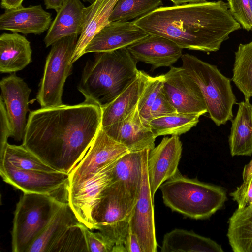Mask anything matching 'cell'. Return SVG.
Returning a JSON list of instances; mask_svg holds the SVG:
<instances>
[{
  "label": "cell",
  "mask_w": 252,
  "mask_h": 252,
  "mask_svg": "<svg viewBox=\"0 0 252 252\" xmlns=\"http://www.w3.org/2000/svg\"><path fill=\"white\" fill-rule=\"evenodd\" d=\"M102 108L85 99L30 112L22 145L58 171L69 175L101 128Z\"/></svg>",
  "instance_id": "1"
},
{
  "label": "cell",
  "mask_w": 252,
  "mask_h": 252,
  "mask_svg": "<svg viewBox=\"0 0 252 252\" xmlns=\"http://www.w3.org/2000/svg\"><path fill=\"white\" fill-rule=\"evenodd\" d=\"M133 21L149 34L168 38L182 49L207 53L219 50L241 28L222 0L160 7Z\"/></svg>",
  "instance_id": "2"
},
{
  "label": "cell",
  "mask_w": 252,
  "mask_h": 252,
  "mask_svg": "<svg viewBox=\"0 0 252 252\" xmlns=\"http://www.w3.org/2000/svg\"><path fill=\"white\" fill-rule=\"evenodd\" d=\"M137 62L126 47L95 52L94 59L88 61L83 68L78 90L85 99L103 108L138 76Z\"/></svg>",
  "instance_id": "3"
},
{
  "label": "cell",
  "mask_w": 252,
  "mask_h": 252,
  "mask_svg": "<svg viewBox=\"0 0 252 252\" xmlns=\"http://www.w3.org/2000/svg\"><path fill=\"white\" fill-rule=\"evenodd\" d=\"M164 204L174 211L193 219L210 217L226 199L221 187L183 176L179 170L159 187Z\"/></svg>",
  "instance_id": "4"
},
{
  "label": "cell",
  "mask_w": 252,
  "mask_h": 252,
  "mask_svg": "<svg viewBox=\"0 0 252 252\" xmlns=\"http://www.w3.org/2000/svg\"><path fill=\"white\" fill-rule=\"evenodd\" d=\"M183 67L199 87L207 112L217 126L224 125L233 117L236 98L230 78L223 75L216 65L196 57L185 54L181 56Z\"/></svg>",
  "instance_id": "5"
},
{
  "label": "cell",
  "mask_w": 252,
  "mask_h": 252,
  "mask_svg": "<svg viewBox=\"0 0 252 252\" xmlns=\"http://www.w3.org/2000/svg\"><path fill=\"white\" fill-rule=\"evenodd\" d=\"M63 202L52 195L24 193L14 212L12 251L27 252Z\"/></svg>",
  "instance_id": "6"
},
{
  "label": "cell",
  "mask_w": 252,
  "mask_h": 252,
  "mask_svg": "<svg viewBox=\"0 0 252 252\" xmlns=\"http://www.w3.org/2000/svg\"><path fill=\"white\" fill-rule=\"evenodd\" d=\"M134 206L123 184L112 180L103 191L93 213L95 229L109 238L115 245L124 244Z\"/></svg>",
  "instance_id": "7"
},
{
  "label": "cell",
  "mask_w": 252,
  "mask_h": 252,
  "mask_svg": "<svg viewBox=\"0 0 252 252\" xmlns=\"http://www.w3.org/2000/svg\"><path fill=\"white\" fill-rule=\"evenodd\" d=\"M78 35L64 37L54 43L47 56L36 96L41 107L61 105L64 85L72 73V56Z\"/></svg>",
  "instance_id": "8"
},
{
  "label": "cell",
  "mask_w": 252,
  "mask_h": 252,
  "mask_svg": "<svg viewBox=\"0 0 252 252\" xmlns=\"http://www.w3.org/2000/svg\"><path fill=\"white\" fill-rule=\"evenodd\" d=\"M117 160L69 182L67 186L68 203L79 221L91 230L95 229L94 210L103 191L112 182V172Z\"/></svg>",
  "instance_id": "9"
},
{
  "label": "cell",
  "mask_w": 252,
  "mask_h": 252,
  "mask_svg": "<svg viewBox=\"0 0 252 252\" xmlns=\"http://www.w3.org/2000/svg\"><path fill=\"white\" fill-rule=\"evenodd\" d=\"M150 150L142 151V175L140 190L132 211L129 227L137 235L143 252H157L152 197L147 170Z\"/></svg>",
  "instance_id": "10"
},
{
  "label": "cell",
  "mask_w": 252,
  "mask_h": 252,
  "mask_svg": "<svg viewBox=\"0 0 252 252\" xmlns=\"http://www.w3.org/2000/svg\"><path fill=\"white\" fill-rule=\"evenodd\" d=\"M0 174L3 180L24 193L54 196L69 184V175L17 168L7 162L0 161Z\"/></svg>",
  "instance_id": "11"
},
{
  "label": "cell",
  "mask_w": 252,
  "mask_h": 252,
  "mask_svg": "<svg viewBox=\"0 0 252 252\" xmlns=\"http://www.w3.org/2000/svg\"><path fill=\"white\" fill-rule=\"evenodd\" d=\"M163 75V91L176 112L200 116L207 112L199 87L182 66H171Z\"/></svg>",
  "instance_id": "12"
},
{
  "label": "cell",
  "mask_w": 252,
  "mask_h": 252,
  "mask_svg": "<svg viewBox=\"0 0 252 252\" xmlns=\"http://www.w3.org/2000/svg\"><path fill=\"white\" fill-rule=\"evenodd\" d=\"M0 87L1 96L10 124L11 137L17 141L23 140L32 90L22 78L15 73L3 78L0 82Z\"/></svg>",
  "instance_id": "13"
},
{
  "label": "cell",
  "mask_w": 252,
  "mask_h": 252,
  "mask_svg": "<svg viewBox=\"0 0 252 252\" xmlns=\"http://www.w3.org/2000/svg\"><path fill=\"white\" fill-rule=\"evenodd\" d=\"M182 152L179 136L164 137L160 143L151 150L147 160V170L153 198L160 186L174 176Z\"/></svg>",
  "instance_id": "14"
},
{
  "label": "cell",
  "mask_w": 252,
  "mask_h": 252,
  "mask_svg": "<svg viewBox=\"0 0 252 252\" xmlns=\"http://www.w3.org/2000/svg\"><path fill=\"white\" fill-rule=\"evenodd\" d=\"M102 128L109 137L124 145L129 152L151 150L155 147L156 136L148 123L141 118L137 106L124 119Z\"/></svg>",
  "instance_id": "15"
},
{
  "label": "cell",
  "mask_w": 252,
  "mask_h": 252,
  "mask_svg": "<svg viewBox=\"0 0 252 252\" xmlns=\"http://www.w3.org/2000/svg\"><path fill=\"white\" fill-rule=\"evenodd\" d=\"M123 144L109 137L101 128L83 159L69 174V182L85 176L128 152Z\"/></svg>",
  "instance_id": "16"
},
{
  "label": "cell",
  "mask_w": 252,
  "mask_h": 252,
  "mask_svg": "<svg viewBox=\"0 0 252 252\" xmlns=\"http://www.w3.org/2000/svg\"><path fill=\"white\" fill-rule=\"evenodd\" d=\"M127 49L136 61L152 66L153 69L170 66L182 56V48L165 37L149 34Z\"/></svg>",
  "instance_id": "17"
},
{
  "label": "cell",
  "mask_w": 252,
  "mask_h": 252,
  "mask_svg": "<svg viewBox=\"0 0 252 252\" xmlns=\"http://www.w3.org/2000/svg\"><path fill=\"white\" fill-rule=\"evenodd\" d=\"M148 35L134 21L110 22L92 38L85 48L84 54L127 47Z\"/></svg>",
  "instance_id": "18"
},
{
  "label": "cell",
  "mask_w": 252,
  "mask_h": 252,
  "mask_svg": "<svg viewBox=\"0 0 252 252\" xmlns=\"http://www.w3.org/2000/svg\"><path fill=\"white\" fill-rule=\"evenodd\" d=\"M52 22V14L41 5L22 6L5 10L0 16V30L39 35L48 30Z\"/></svg>",
  "instance_id": "19"
},
{
  "label": "cell",
  "mask_w": 252,
  "mask_h": 252,
  "mask_svg": "<svg viewBox=\"0 0 252 252\" xmlns=\"http://www.w3.org/2000/svg\"><path fill=\"white\" fill-rule=\"evenodd\" d=\"M85 7L80 0H65L44 39L45 46H51L64 37L79 36L83 30Z\"/></svg>",
  "instance_id": "20"
},
{
  "label": "cell",
  "mask_w": 252,
  "mask_h": 252,
  "mask_svg": "<svg viewBox=\"0 0 252 252\" xmlns=\"http://www.w3.org/2000/svg\"><path fill=\"white\" fill-rule=\"evenodd\" d=\"M149 77L145 72L139 70L132 82L111 102L102 108V128L124 119L135 109Z\"/></svg>",
  "instance_id": "21"
},
{
  "label": "cell",
  "mask_w": 252,
  "mask_h": 252,
  "mask_svg": "<svg viewBox=\"0 0 252 252\" xmlns=\"http://www.w3.org/2000/svg\"><path fill=\"white\" fill-rule=\"evenodd\" d=\"M118 0H96L85 7L83 30L72 56V63L84 55L85 49L92 38L109 23V18Z\"/></svg>",
  "instance_id": "22"
},
{
  "label": "cell",
  "mask_w": 252,
  "mask_h": 252,
  "mask_svg": "<svg viewBox=\"0 0 252 252\" xmlns=\"http://www.w3.org/2000/svg\"><path fill=\"white\" fill-rule=\"evenodd\" d=\"M32 61L30 41L17 32L0 36V71L14 73L23 69Z\"/></svg>",
  "instance_id": "23"
},
{
  "label": "cell",
  "mask_w": 252,
  "mask_h": 252,
  "mask_svg": "<svg viewBox=\"0 0 252 252\" xmlns=\"http://www.w3.org/2000/svg\"><path fill=\"white\" fill-rule=\"evenodd\" d=\"M161 252H223L221 246L211 239L192 231L174 229L166 233Z\"/></svg>",
  "instance_id": "24"
},
{
  "label": "cell",
  "mask_w": 252,
  "mask_h": 252,
  "mask_svg": "<svg viewBox=\"0 0 252 252\" xmlns=\"http://www.w3.org/2000/svg\"><path fill=\"white\" fill-rule=\"evenodd\" d=\"M229 144L232 156L252 153V104L248 100L238 103L237 114L231 120Z\"/></svg>",
  "instance_id": "25"
},
{
  "label": "cell",
  "mask_w": 252,
  "mask_h": 252,
  "mask_svg": "<svg viewBox=\"0 0 252 252\" xmlns=\"http://www.w3.org/2000/svg\"><path fill=\"white\" fill-rule=\"evenodd\" d=\"M142 151L128 152L123 155L116 161L112 172V180L123 184L134 205L141 186Z\"/></svg>",
  "instance_id": "26"
},
{
  "label": "cell",
  "mask_w": 252,
  "mask_h": 252,
  "mask_svg": "<svg viewBox=\"0 0 252 252\" xmlns=\"http://www.w3.org/2000/svg\"><path fill=\"white\" fill-rule=\"evenodd\" d=\"M79 222L68 202L64 201L27 252H49L53 244L65 229Z\"/></svg>",
  "instance_id": "27"
},
{
  "label": "cell",
  "mask_w": 252,
  "mask_h": 252,
  "mask_svg": "<svg viewBox=\"0 0 252 252\" xmlns=\"http://www.w3.org/2000/svg\"><path fill=\"white\" fill-rule=\"evenodd\" d=\"M227 236L234 252H252V205L233 213L229 219Z\"/></svg>",
  "instance_id": "28"
},
{
  "label": "cell",
  "mask_w": 252,
  "mask_h": 252,
  "mask_svg": "<svg viewBox=\"0 0 252 252\" xmlns=\"http://www.w3.org/2000/svg\"><path fill=\"white\" fill-rule=\"evenodd\" d=\"M200 116L176 112L152 119L148 124L156 137L167 135L179 136L196 126Z\"/></svg>",
  "instance_id": "29"
},
{
  "label": "cell",
  "mask_w": 252,
  "mask_h": 252,
  "mask_svg": "<svg viewBox=\"0 0 252 252\" xmlns=\"http://www.w3.org/2000/svg\"><path fill=\"white\" fill-rule=\"evenodd\" d=\"M232 81L243 93L245 100L252 96V40L240 44L235 52Z\"/></svg>",
  "instance_id": "30"
},
{
  "label": "cell",
  "mask_w": 252,
  "mask_h": 252,
  "mask_svg": "<svg viewBox=\"0 0 252 252\" xmlns=\"http://www.w3.org/2000/svg\"><path fill=\"white\" fill-rule=\"evenodd\" d=\"M0 161L7 162L20 169L46 172H59L43 162L22 144L16 145L8 143L5 148L0 151Z\"/></svg>",
  "instance_id": "31"
},
{
  "label": "cell",
  "mask_w": 252,
  "mask_h": 252,
  "mask_svg": "<svg viewBox=\"0 0 252 252\" xmlns=\"http://www.w3.org/2000/svg\"><path fill=\"white\" fill-rule=\"evenodd\" d=\"M163 5L161 0H118L109 18V22L137 19Z\"/></svg>",
  "instance_id": "32"
},
{
  "label": "cell",
  "mask_w": 252,
  "mask_h": 252,
  "mask_svg": "<svg viewBox=\"0 0 252 252\" xmlns=\"http://www.w3.org/2000/svg\"><path fill=\"white\" fill-rule=\"evenodd\" d=\"M85 225L80 222L68 226L53 244L49 252H87Z\"/></svg>",
  "instance_id": "33"
},
{
  "label": "cell",
  "mask_w": 252,
  "mask_h": 252,
  "mask_svg": "<svg viewBox=\"0 0 252 252\" xmlns=\"http://www.w3.org/2000/svg\"><path fill=\"white\" fill-rule=\"evenodd\" d=\"M164 75L152 77L150 76L140 97L137 108L140 115L146 123L150 120L152 106L162 88Z\"/></svg>",
  "instance_id": "34"
},
{
  "label": "cell",
  "mask_w": 252,
  "mask_h": 252,
  "mask_svg": "<svg viewBox=\"0 0 252 252\" xmlns=\"http://www.w3.org/2000/svg\"><path fill=\"white\" fill-rule=\"evenodd\" d=\"M229 9L243 28L252 32V0H227Z\"/></svg>",
  "instance_id": "35"
},
{
  "label": "cell",
  "mask_w": 252,
  "mask_h": 252,
  "mask_svg": "<svg viewBox=\"0 0 252 252\" xmlns=\"http://www.w3.org/2000/svg\"><path fill=\"white\" fill-rule=\"evenodd\" d=\"M86 226L85 234L89 252H112L114 242L99 231L93 232Z\"/></svg>",
  "instance_id": "36"
},
{
  "label": "cell",
  "mask_w": 252,
  "mask_h": 252,
  "mask_svg": "<svg viewBox=\"0 0 252 252\" xmlns=\"http://www.w3.org/2000/svg\"><path fill=\"white\" fill-rule=\"evenodd\" d=\"M233 200L237 202L238 208H243L252 203V174L233 192L230 193Z\"/></svg>",
  "instance_id": "37"
},
{
  "label": "cell",
  "mask_w": 252,
  "mask_h": 252,
  "mask_svg": "<svg viewBox=\"0 0 252 252\" xmlns=\"http://www.w3.org/2000/svg\"><path fill=\"white\" fill-rule=\"evenodd\" d=\"M176 112V109L168 100L162 88L152 106L150 120Z\"/></svg>",
  "instance_id": "38"
},
{
  "label": "cell",
  "mask_w": 252,
  "mask_h": 252,
  "mask_svg": "<svg viewBox=\"0 0 252 252\" xmlns=\"http://www.w3.org/2000/svg\"><path fill=\"white\" fill-rule=\"evenodd\" d=\"M0 151L3 150L8 143V139L11 137L10 124L2 97L0 96Z\"/></svg>",
  "instance_id": "39"
},
{
  "label": "cell",
  "mask_w": 252,
  "mask_h": 252,
  "mask_svg": "<svg viewBox=\"0 0 252 252\" xmlns=\"http://www.w3.org/2000/svg\"><path fill=\"white\" fill-rule=\"evenodd\" d=\"M124 244L127 252H143L137 235L130 227Z\"/></svg>",
  "instance_id": "40"
},
{
  "label": "cell",
  "mask_w": 252,
  "mask_h": 252,
  "mask_svg": "<svg viewBox=\"0 0 252 252\" xmlns=\"http://www.w3.org/2000/svg\"><path fill=\"white\" fill-rule=\"evenodd\" d=\"M24 0H1V7L5 10L16 8L22 6Z\"/></svg>",
  "instance_id": "41"
},
{
  "label": "cell",
  "mask_w": 252,
  "mask_h": 252,
  "mask_svg": "<svg viewBox=\"0 0 252 252\" xmlns=\"http://www.w3.org/2000/svg\"><path fill=\"white\" fill-rule=\"evenodd\" d=\"M64 1L65 0H44V2L46 9H54L57 12Z\"/></svg>",
  "instance_id": "42"
},
{
  "label": "cell",
  "mask_w": 252,
  "mask_h": 252,
  "mask_svg": "<svg viewBox=\"0 0 252 252\" xmlns=\"http://www.w3.org/2000/svg\"><path fill=\"white\" fill-rule=\"evenodd\" d=\"M252 174V158L250 162L246 164L243 169L242 177L243 180L247 179Z\"/></svg>",
  "instance_id": "43"
},
{
  "label": "cell",
  "mask_w": 252,
  "mask_h": 252,
  "mask_svg": "<svg viewBox=\"0 0 252 252\" xmlns=\"http://www.w3.org/2000/svg\"><path fill=\"white\" fill-rule=\"evenodd\" d=\"M175 5H179L189 3H198L207 1V0H169Z\"/></svg>",
  "instance_id": "44"
},
{
  "label": "cell",
  "mask_w": 252,
  "mask_h": 252,
  "mask_svg": "<svg viewBox=\"0 0 252 252\" xmlns=\"http://www.w3.org/2000/svg\"><path fill=\"white\" fill-rule=\"evenodd\" d=\"M112 252H127L124 244L115 245Z\"/></svg>",
  "instance_id": "45"
},
{
  "label": "cell",
  "mask_w": 252,
  "mask_h": 252,
  "mask_svg": "<svg viewBox=\"0 0 252 252\" xmlns=\"http://www.w3.org/2000/svg\"><path fill=\"white\" fill-rule=\"evenodd\" d=\"M83 2H89L90 4L94 3L96 0H82Z\"/></svg>",
  "instance_id": "46"
},
{
  "label": "cell",
  "mask_w": 252,
  "mask_h": 252,
  "mask_svg": "<svg viewBox=\"0 0 252 252\" xmlns=\"http://www.w3.org/2000/svg\"><path fill=\"white\" fill-rule=\"evenodd\" d=\"M251 205H252V203Z\"/></svg>",
  "instance_id": "47"
}]
</instances>
